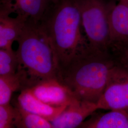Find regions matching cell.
I'll use <instances>...</instances> for the list:
<instances>
[{
    "instance_id": "1",
    "label": "cell",
    "mask_w": 128,
    "mask_h": 128,
    "mask_svg": "<svg viewBox=\"0 0 128 128\" xmlns=\"http://www.w3.org/2000/svg\"><path fill=\"white\" fill-rule=\"evenodd\" d=\"M39 24L53 48L59 70L89 46L82 33L76 0H53Z\"/></svg>"
},
{
    "instance_id": "2",
    "label": "cell",
    "mask_w": 128,
    "mask_h": 128,
    "mask_svg": "<svg viewBox=\"0 0 128 128\" xmlns=\"http://www.w3.org/2000/svg\"><path fill=\"white\" fill-rule=\"evenodd\" d=\"M115 64L109 51L97 50L89 45L67 66L60 69L58 79L78 99L97 104Z\"/></svg>"
},
{
    "instance_id": "3",
    "label": "cell",
    "mask_w": 128,
    "mask_h": 128,
    "mask_svg": "<svg viewBox=\"0 0 128 128\" xmlns=\"http://www.w3.org/2000/svg\"><path fill=\"white\" fill-rule=\"evenodd\" d=\"M17 41V73L23 90L47 79H58L59 67L56 56L39 23L25 22Z\"/></svg>"
},
{
    "instance_id": "4",
    "label": "cell",
    "mask_w": 128,
    "mask_h": 128,
    "mask_svg": "<svg viewBox=\"0 0 128 128\" xmlns=\"http://www.w3.org/2000/svg\"><path fill=\"white\" fill-rule=\"evenodd\" d=\"M82 26L90 46L109 51L111 48L109 15L114 2L105 0H76Z\"/></svg>"
},
{
    "instance_id": "5",
    "label": "cell",
    "mask_w": 128,
    "mask_h": 128,
    "mask_svg": "<svg viewBox=\"0 0 128 128\" xmlns=\"http://www.w3.org/2000/svg\"><path fill=\"white\" fill-rule=\"evenodd\" d=\"M96 104L98 110H119L128 112V64L116 63L105 89Z\"/></svg>"
},
{
    "instance_id": "6",
    "label": "cell",
    "mask_w": 128,
    "mask_h": 128,
    "mask_svg": "<svg viewBox=\"0 0 128 128\" xmlns=\"http://www.w3.org/2000/svg\"><path fill=\"white\" fill-rule=\"evenodd\" d=\"M53 0H0V14H14L25 22L38 23Z\"/></svg>"
},
{
    "instance_id": "7",
    "label": "cell",
    "mask_w": 128,
    "mask_h": 128,
    "mask_svg": "<svg viewBox=\"0 0 128 128\" xmlns=\"http://www.w3.org/2000/svg\"><path fill=\"white\" fill-rule=\"evenodd\" d=\"M30 89L39 100L54 107L68 106L77 99L68 87L56 78L42 81Z\"/></svg>"
},
{
    "instance_id": "8",
    "label": "cell",
    "mask_w": 128,
    "mask_h": 128,
    "mask_svg": "<svg viewBox=\"0 0 128 128\" xmlns=\"http://www.w3.org/2000/svg\"><path fill=\"white\" fill-rule=\"evenodd\" d=\"M97 110L96 103L76 99L50 122L53 128H79L87 117Z\"/></svg>"
},
{
    "instance_id": "9",
    "label": "cell",
    "mask_w": 128,
    "mask_h": 128,
    "mask_svg": "<svg viewBox=\"0 0 128 128\" xmlns=\"http://www.w3.org/2000/svg\"><path fill=\"white\" fill-rule=\"evenodd\" d=\"M109 22L111 48H119L128 44V2L113 3Z\"/></svg>"
},
{
    "instance_id": "10",
    "label": "cell",
    "mask_w": 128,
    "mask_h": 128,
    "mask_svg": "<svg viewBox=\"0 0 128 128\" xmlns=\"http://www.w3.org/2000/svg\"><path fill=\"white\" fill-rule=\"evenodd\" d=\"M20 92L17 104L23 109L50 122L56 119L68 106L54 107L48 105L37 98L30 88L24 89Z\"/></svg>"
},
{
    "instance_id": "11",
    "label": "cell",
    "mask_w": 128,
    "mask_h": 128,
    "mask_svg": "<svg viewBox=\"0 0 128 128\" xmlns=\"http://www.w3.org/2000/svg\"><path fill=\"white\" fill-rule=\"evenodd\" d=\"M105 113L95 112L90 119L84 121L79 128H128V112L122 110H110Z\"/></svg>"
},
{
    "instance_id": "12",
    "label": "cell",
    "mask_w": 128,
    "mask_h": 128,
    "mask_svg": "<svg viewBox=\"0 0 128 128\" xmlns=\"http://www.w3.org/2000/svg\"><path fill=\"white\" fill-rule=\"evenodd\" d=\"M25 23L17 16L0 14V49H12V44L17 41Z\"/></svg>"
},
{
    "instance_id": "13",
    "label": "cell",
    "mask_w": 128,
    "mask_h": 128,
    "mask_svg": "<svg viewBox=\"0 0 128 128\" xmlns=\"http://www.w3.org/2000/svg\"><path fill=\"white\" fill-rule=\"evenodd\" d=\"M15 127L18 128H53L50 121L23 109L16 103Z\"/></svg>"
},
{
    "instance_id": "14",
    "label": "cell",
    "mask_w": 128,
    "mask_h": 128,
    "mask_svg": "<svg viewBox=\"0 0 128 128\" xmlns=\"http://www.w3.org/2000/svg\"><path fill=\"white\" fill-rule=\"evenodd\" d=\"M22 90L18 74L0 76V105L9 104L13 92Z\"/></svg>"
},
{
    "instance_id": "15",
    "label": "cell",
    "mask_w": 128,
    "mask_h": 128,
    "mask_svg": "<svg viewBox=\"0 0 128 128\" xmlns=\"http://www.w3.org/2000/svg\"><path fill=\"white\" fill-rule=\"evenodd\" d=\"M18 59L16 51L13 50L0 49V76L16 73Z\"/></svg>"
},
{
    "instance_id": "16",
    "label": "cell",
    "mask_w": 128,
    "mask_h": 128,
    "mask_svg": "<svg viewBox=\"0 0 128 128\" xmlns=\"http://www.w3.org/2000/svg\"><path fill=\"white\" fill-rule=\"evenodd\" d=\"M16 112L9 104L0 105V128H15Z\"/></svg>"
},
{
    "instance_id": "17",
    "label": "cell",
    "mask_w": 128,
    "mask_h": 128,
    "mask_svg": "<svg viewBox=\"0 0 128 128\" xmlns=\"http://www.w3.org/2000/svg\"><path fill=\"white\" fill-rule=\"evenodd\" d=\"M121 48L122 50V55H123V58L125 63L128 64V44L122 46L118 48Z\"/></svg>"
},
{
    "instance_id": "18",
    "label": "cell",
    "mask_w": 128,
    "mask_h": 128,
    "mask_svg": "<svg viewBox=\"0 0 128 128\" xmlns=\"http://www.w3.org/2000/svg\"><path fill=\"white\" fill-rule=\"evenodd\" d=\"M119 1H123V2H128V0H118Z\"/></svg>"
}]
</instances>
